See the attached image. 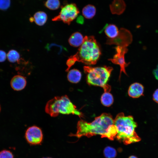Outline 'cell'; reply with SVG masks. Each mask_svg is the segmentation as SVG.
<instances>
[{
  "label": "cell",
  "instance_id": "obj_1",
  "mask_svg": "<svg viewBox=\"0 0 158 158\" xmlns=\"http://www.w3.org/2000/svg\"><path fill=\"white\" fill-rule=\"evenodd\" d=\"M76 133H70V136L78 138L83 136L90 137L100 135L102 138H106L111 140L116 138L117 133L116 127L114 124V119L109 114L104 113L95 118L90 123L83 120L78 121L77 124Z\"/></svg>",
  "mask_w": 158,
  "mask_h": 158
},
{
  "label": "cell",
  "instance_id": "obj_2",
  "mask_svg": "<svg viewBox=\"0 0 158 158\" xmlns=\"http://www.w3.org/2000/svg\"><path fill=\"white\" fill-rule=\"evenodd\" d=\"M114 124L117 130L116 138L119 141L128 145L140 140L135 131L137 124L132 116H125L123 113H119L114 119Z\"/></svg>",
  "mask_w": 158,
  "mask_h": 158
},
{
  "label": "cell",
  "instance_id": "obj_3",
  "mask_svg": "<svg viewBox=\"0 0 158 158\" xmlns=\"http://www.w3.org/2000/svg\"><path fill=\"white\" fill-rule=\"evenodd\" d=\"M101 54L100 48L95 37L85 36L77 52L71 56L76 62L90 65L96 63Z\"/></svg>",
  "mask_w": 158,
  "mask_h": 158
},
{
  "label": "cell",
  "instance_id": "obj_4",
  "mask_svg": "<svg viewBox=\"0 0 158 158\" xmlns=\"http://www.w3.org/2000/svg\"><path fill=\"white\" fill-rule=\"evenodd\" d=\"M45 111L52 117H56L59 114H72L83 117L82 113L71 101L66 95L57 96L49 101L45 106Z\"/></svg>",
  "mask_w": 158,
  "mask_h": 158
},
{
  "label": "cell",
  "instance_id": "obj_5",
  "mask_svg": "<svg viewBox=\"0 0 158 158\" xmlns=\"http://www.w3.org/2000/svg\"><path fill=\"white\" fill-rule=\"evenodd\" d=\"M112 67L104 66L103 67H92L85 66L83 70L87 74V82L90 85L100 87L104 92H109L111 86L107 84L113 70Z\"/></svg>",
  "mask_w": 158,
  "mask_h": 158
},
{
  "label": "cell",
  "instance_id": "obj_6",
  "mask_svg": "<svg viewBox=\"0 0 158 158\" xmlns=\"http://www.w3.org/2000/svg\"><path fill=\"white\" fill-rule=\"evenodd\" d=\"M79 13V9L75 4H68L61 7L59 14L52 20L53 21H61L69 25L76 18Z\"/></svg>",
  "mask_w": 158,
  "mask_h": 158
},
{
  "label": "cell",
  "instance_id": "obj_7",
  "mask_svg": "<svg viewBox=\"0 0 158 158\" xmlns=\"http://www.w3.org/2000/svg\"><path fill=\"white\" fill-rule=\"evenodd\" d=\"M133 36L128 30L121 28L117 36L114 39L108 38L106 44L108 45L115 44L122 47H127L132 42Z\"/></svg>",
  "mask_w": 158,
  "mask_h": 158
},
{
  "label": "cell",
  "instance_id": "obj_8",
  "mask_svg": "<svg viewBox=\"0 0 158 158\" xmlns=\"http://www.w3.org/2000/svg\"><path fill=\"white\" fill-rule=\"evenodd\" d=\"M25 137L27 142L31 145H40L43 140L42 130L35 126H31L28 128L25 131Z\"/></svg>",
  "mask_w": 158,
  "mask_h": 158
},
{
  "label": "cell",
  "instance_id": "obj_9",
  "mask_svg": "<svg viewBox=\"0 0 158 158\" xmlns=\"http://www.w3.org/2000/svg\"><path fill=\"white\" fill-rule=\"evenodd\" d=\"M116 54H115L113 58L110 59L109 60L111 61L112 63L119 65L120 67V71L119 79L121 77V73L123 72L126 75H127L126 72L125 68L130 64L129 62L126 63L125 59V55L128 51L127 47H122L117 46L115 48Z\"/></svg>",
  "mask_w": 158,
  "mask_h": 158
},
{
  "label": "cell",
  "instance_id": "obj_10",
  "mask_svg": "<svg viewBox=\"0 0 158 158\" xmlns=\"http://www.w3.org/2000/svg\"><path fill=\"white\" fill-rule=\"evenodd\" d=\"M26 83V80L25 77L20 75H17L13 76L10 82L12 88L17 91L21 90L24 88Z\"/></svg>",
  "mask_w": 158,
  "mask_h": 158
},
{
  "label": "cell",
  "instance_id": "obj_11",
  "mask_svg": "<svg viewBox=\"0 0 158 158\" xmlns=\"http://www.w3.org/2000/svg\"><path fill=\"white\" fill-rule=\"evenodd\" d=\"M144 87L141 84L134 83L129 87L128 91V95L133 98H137L143 95Z\"/></svg>",
  "mask_w": 158,
  "mask_h": 158
},
{
  "label": "cell",
  "instance_id": "obj_12",
  "mask_svg": "<svg viewBox=\"0 0 158 158\" xmlns=\"http://www.w3.org/2000/svg\"><path fill=\"white\" fill-rule=\"evenodd\" d=\"M84 37L79 32H75L72 34L69 37L68 42L69 44L74 47H80L84 41Z\"/></svg>",
  "mask_w": 158,
  "mask_h": 158
},
{
  "label": "cell",
  "instance_id": "obj_13",
  "mask_svg": "<svg viewBox=\"0 0 158 158\" xmlns=\"http://www.w3.org/2000/svg\"><path fill=\"white\" fill-rule=\"evenodd\" d=\"M81 76V73L79 70L76 69H73L68 71L67 78L71 83H76L80 81Z\"/></svg>",
  "mask_w": 158,
  "mask_h": 158
},
{
  "label": "cell",
  "instance_id": "obj_14",
  "mask_svg": "<svg viewBox=\"0 0 158 158\" xmlns=\"http://www.w3.org/2000/svg\"><path fill=\"white\" fill-rule=\"evenodd\" d=\"M119 30L117 27L114 24H110L107 25L104 30V32L110 39H114L116 37L119 33Z\"/></svg>",
  "mask_w": 158,
  "mask_h": 158
},
{
  "label": "cell",
  "instance_id": "obj_15",
  "mask_svg": "<svg viewBox=\"0 0 158 158\" xmlns=\"http://www.w3.org/2000/svg\"><path fill=\"white\" fill-rule=\"evenodd\" d=\"M34 22L39 26H42L46 23L47 16L46 13L42 11H39L36 12L33 16Z\"/></svg>",
  "mask_w": 158,
  "mask_h": 158
},
{
  "label": "cell",
  "instance_id": "obj_16",
  "mask_svg": "<svg viewBox=\"0 0 158 158\" xmlns=\"http://www.w3.org/2000/svg\"><path fill=\"white\" fill-rule=\"evenodd\" d=\"M119 0H114L113 4L116 6L112 4L111 6V10L112 13L117 8L115 11L114 14L120 15L124 11L126 5L125 3L123 0H121L119 4L118 3Z\"/></svg>",
  "mask_w": 158,
  "mask_h": 158
},
{
  "label": "cell",
  "instance_id": "obj_17",
  "mask_svg": "<svg viewBox=\"0 0 158 158\" xmlns=\"http://www.w3.org/2000/svg\"><path fill=\"white\" fill-rule=\"evenodd\" d=\"M96 12L95 7L92 5H88L83 9L82 13L83 16L87 19L92 18L95 16Z\"/></svg>",
  "mask_w": 158,
  "mask_h": 158
},
{
  "label": "cell",
  "instance_id": "obj_18",
  "mask_svg": "<svg viewBox=\"0 0 158 158\" xmlns=\"http://www.w3.org/2000/svg\"><path fill=\"white\" fill-rule=\"evenodd\" d=\"M101 101L104 106L109 107L114 102L113 96L109 92H104L101 97Z\"/></svg>",
  "mask_w": 158,
  "mask_h": 158
},
{
  "label": "cell",
  "instance_id": "obj_19",
  "mask_svg": "<svg viewBox=\"0 0 158 158\" xmlns=\"http://www.w3.org/2000/svg\"><path fill=\"white\" fill-rule=\"evenodd\" d=\"M7 57L8 61L11 63L20 62V54L16 50L12 49L10 50L7 54Z\"/></svg>",
  "mask_w": 158,
  "mask_h": 158
},
{
  "label": "cell",
  "instance_id": "obj_20",
  "mask_svg": "<svg viewBox=\"0 0 158 158\" xmlns=\"http://www.w3.org/2000/svg\"><path fill=\"white\" fill-rule=\"evenodd\" d=\"M60 5L59 0H47L44 3L45 6L51 10L58 9Z\"/></svg>",
  "mask_w": 158,
  "mask_h": 158
},
{
  "label": "cell",
  "instance_id": "obj_21",
  "mask_svg": "<svg viewBox=\"0 0 158 158\" xmlns=\"http://www.w3.org/2000/svg\"><path fill=\"white\" fill-rule=\"evenodd\" d=\"M104 154L106 158H114L117 155L116 150L110 147H106L104 150Z\"/></svg>",
  "mask_w": 158,
  "mask_h": 158
},
{
  "label": "cell",
  "instance_id": "obj_22",
  "mask_svg": "<svg viewBox=\"0 0 158 158\" xmlns=\"http://www.w3.org/2000/svg\"><path fill=\"white\" fill-rule=\"evenodd\" d=\"M0 158H14V155L10 151L4 150L0 152Z\"/></svg>",
  "mask_w": 158,
  "mask_h": 158
},
{
  "label": "cell",
  "instance_id": "obj_23",
  "mask_svg": "<svg viewBox=\"0 0 158 158\" xmlns=\"http://www.w3.org/2000/svg\"><path fill=\"white\" fill-rule=\"evenodd\" d=\"M10 4V0H0V9L5 10L9 8Z\"/></svg>",
  "mask_w": 158,
  "mask_h": 158
},
{
  "label": "cell",
  "instance_id": "obj_24",
  "mask_svg": "<svg viewBox=\"0 0 158 158\" xmlns=\"http://www.w3.org/2000/svg\"><path fill=\"white\" fill-rule=\"evenodd\" d=\"M7 57L6 53L4 51L0 50V62L4 61Z\"/></svg>",
  "mask_w": 158,
  "mask_h": 158
},
{
  "label": "cell",
  "instance_id": "obj_25",
  "mask_svg": "<svg viewBox=\"0 0 158 158\" xmlns=\"http://www.w3.org/2000/svg\"><path fill=\"white\" fill-rule=\"evenodd\" d=\"M153 99L154 102L158 103V89L154 92L153 95Z\"/></svg>",
  "mask_w": 158,
  "mask_h": 158
},
{
  "label": "cell",
  "instance_id": "obj_26",
  "mask_svg": "<svg viewBox=\"0 0 158 158\" xmlns=\"http://www.w3.org/2000/svg\"><path fill=\"white\" fill-rule=\"evenodd\" d=\"M153 74L155 78L158 80V64L156 68L153 71Z\"/></svg>",
  "mask_w": 158,
  "mask_h": 158
},
{
  "label": "cell",
  "instance_id": "obj_27",
  "mask_svg": "<svg viewBox=\"0 0 158 158\" xmlns=\"http://www.w3.org/2000/svg\"><path fill=\"white\" fill-rule=\"evenodd\" d=\"M82 18L83 17H81V16H80L78 18L77 20V22L81 24L83 23V18Z\"/></svg>",
  "mask_w": 158,
  "mask_h": 158
},
{
  "label": "cell",
  "instance_id": "obj_28",
  "mask_svg": "<svg viewBox=\"0 0 158 158\" xmlns=\"http://www.w3.org/2000/svg\"><path fill=\"white\" fill-rule=\"evenodd\" d=\"M30 21L31 22H32L34 21V20L33 17H30Z\"/></svg>",
  "mask_w": 158,
  "mask_h": 158
},
{
  "label": "cell",
  "instance_id": "obj_29",
  "mask_svg": "<svg viewBox=\"0 0 158 158\" xmlns=\"http://www.w3.org/2000/svg\"><path fill=\"white\" fill-rule=\"evenodd\" d=\"M128 158H138L134 156H130Z\"/></svg>",
  "mask_w": 158,
  "mask_h": 158
},
{
  "label": "cell",
  "instance_id": "obj_30",
  "mask_svg": "<svg viewBox=\"0 0 158 158\" xmlns=\"http://www.w3.org/2000/svg\"><path fill=\"white\" fill-rule=\"evenodd\" d=\"M42 158H52L51 157H43Z\"/></svg>",
  "mask_w": 158,
  "mask_h": 158
},
{
  "label": "cell",
  "instance_id": "obj_31",
  "mask_svg": "<svg viewBox=\"0 0 158 158\" xmlns=\"http://www.w3.org/2000/svg\"><path fill=\"white\" fill-rule=\"evenodd\" d=\"M1 106L0 105V112L1 111Z\"/></svg>",
  "mask_w": 158,
  "mask_h": 158
}]
</instances>
